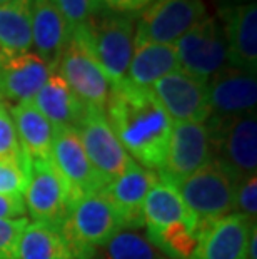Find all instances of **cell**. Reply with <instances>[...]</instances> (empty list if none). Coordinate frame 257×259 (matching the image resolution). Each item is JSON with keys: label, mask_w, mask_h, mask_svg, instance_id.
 Wrapping results in <instances>:
<instances>
[{"label": "cell", "mask_w": 257, "mask_h": 259, "mask_svg": "<svg viewBox=\"0 0 257 259\" xmlns=\"http://www.w3.org/2000/svg\"><path fill=\"white\" fill-rule=\"evenodd\" d=\"M106 109V117L125 152L132 154L142 167L161 170L174 122L154 92L122 80L111 85Z\"/></svg>", "instance_id": "cell-1"}, {"label": "cell", "mask_w": 257, "mask_h": 259, "mask_svg": "<svg viewBox=\"0 0 257 259\" xmlns=\"http://www.w3.org/2000/svg\"><path fill=\"white\" fill-rule=\"evenodd\" d=\"M134 32L135 15L100 10L72 32L70 38L85 49L114 85L125 80L127 75L134 52Z\"/></svg>", "instance_id": "cell-2"}, {"label": "cell", "mask_w": 257, "mask_h": 259, "mask_svg": "<svg viewBox=\"0 0 257 259\" xmlns=\"http://www.w3.org/2000/svg\"><path fill=\"white\" fill-rule=\"evenodd\" d=\"M124 229L116 209L102 189L79 197L69 206L60 234L72 259H92L95 249Z\"/></svg>", "instance_id": "cell-3"}, {"label": "cell", "mask_w": 257, "mask_h": 259, "mask_svg": "<svg viewBox=\"0 0 257 259\" xmlns=\"http://www.w3.org/2000/svg\"><path fill=\"white\" fill-rule=\"evenodd\" d=\"M240 181L222 164L211 161L176 187L202 229L209 223L231 214Z\"/></svg>", "instance_id": "cell-4"}, {"label": "cell", "mask_w": 257, "mask_h": 259, "mask_svg": "<svg viewBox=\"0 0 257 259\" xmlns=\"http://www.w3.org/2000/svg\"><path fill=\"white\" fill-rule=\"evenodd\" d=\"M211 134L212 161L222 164L239 181L257 170V119L255 111L237 117L205 120Z\"/></svg>", "instance_id": "cell-5"}, {"label": "cell", "mask_w": 257, "mask_h": 259, "mask_svg": "<svg viewBox=\"0 0 257 259\" xmlns=\"http://www.w3.org/2000/svg\"><path fill=\"white\" fill-rule=\"evenodd\" d=\"M179 69L194 79L207 82L229 65L227 42L222 24L216 17H204L174 44Z\"/></svg>", "instance_id": "cell-6"}, {"label": "cell", "mask_w": 257, "mask_h": 259, "mask_svg": "<svg viewBox=\"0 0 257 259\" xmlns=\"http://www.w3.org/2000/svg\"><path fill=\"white\" fill-rule=\"evenodd\" d=\"M204 17L207 15L202 0H156L139 15L134 47L144 44L174 46Z\"/></svg>", "instance_id": "cell-7"}, {"label": "cell", "mask_w": 257, "mask_h": 259, "mask_svg": "<svg viewBox=\"0 0 257 259\" xmlns=\"http://www.w3.org/2000/svg\"><path fill=\"white\" fill-rule=\"evenodd\" d=\"M48 159L67 187L69 206L79 197L100 191L106 186V181L97 174L87 157L77 129H54Z\"/></svg>", "instance_id": "cell-8"}, {"label": "cell", "mask_w": 257, "mask_h": 259, "mask_svg": "<svg viewBox=\"0 0 257 259\" xmlns=\"http://www.w3.org/2000/svg\"><path fill=\"white\" fill-rule=\"evenodd\" d=\"M25 209L34 219L60 229L69 212V196L50 159H32L24 191Z\"/></svg>", "instance_id": "cell-9"}, {"label": "cell", "mask_w": 257, "mask_h": 259, "mask_svg": "<svg viewBox=\"0 0 257 259\" xmlns=\"http://www.w3.org/2000/svg\"><path fill=\"white\" fill-rule=\"evenodd\" d=\"M212 161L211 134L202 122H174L159 178L174 186Z\"/></svg>", "instance_id": "cell-10"}, {"label": "cell", "mask_w": 257, "mask_h": 259, "mask_svg": "<svg viewBox=\"0 0 257 259\" xmlns=\"http://www.w3.org/2000/svg\"><path fill=\"white\" fill-rule=\"evenodd\" d=\"M77 132L90 164L106 184L119 178L130 166L132 159L114 134L104 111L87 107Z\"/></svg>", "instance_id": "cell-11"}, {"label": "cell", "mask_w": 257, "mask_h": 259, "mask_svg": "<svg viewBox=\"0 0 257 259\" xmlns=\"http://www.w3.org/2000/svg\"><path fill=\"white\" fill-rule=\"evenodd\" d=\"M150 91L172 122L204 124L211 115L207 82L194 79L182 70L161 77Z\"/></svg>", "instance_id": "cell-12"}, {"label": "cell", "mask_w": 257, "mask_h": 259, "mask_svg": "<svg viewBox=\"0 0 257 259\" xmlns=\"http://www.w3.org/2000/svg\"><path fill=\"white\" fill-rule=\"evenodd\" d=\"M57 70L67 82L69 89L85 107L99 111L106 109L111 82L107 80L95 60L74 38H70L65 46Z\"/></svg>", "instance_id": "cell-13"}, {"label": "cell", "mask_w": 257, "mask_h": 259, "mask_svg": "<svg viewBox=\"0 0 257 259\" xmlns=\"http://www.w3.org/2000/svg\"><path fill=\"white\" fill-rule=\"evenodd\" d=\"M255 221L240 212L227 214L200 229L192 259H247Z\"/></svg>", "instance_id": "cell-14"}, {"label": "cell", "mask_w": 257, "mask_h": 259, "mask_svg": "<svg viewBox=\"0 0 257 259\" xmlns=\"http://www.w3.org/2000/svg\"><path fill=\"white\" fill-rule=\"evenodd\" d=\"M157 181L159 176L154 170L142 167L132 161L119 178L104 186V196L116 209L124 229H137L144 226L142 207L147 194Z\"/></svg>", "instance_id": "cell-15"}, {"label": "cell", "mask_w": 257, "mask_h": 259, "mask_svg": "<svg viewBox=\"0 0 257 259\" xmlns=\"http://www.w3.org/2000/svg\"><path fill=\"white\" fill-rule=\"evenodd\" d=\"M207 91L212 117H237L255 111V74L229 65L207 80Z\"/></svg>", "instance_id": "cell-16"}, {"label": "cell", "mask_w": 257, "mask_h": 259, "mask_svg": "<svg viewBox=\"0 0 257 259\" xmlns=\"http://www.w3.org/2000/svg\"><path fill=\"white\" fill-rule=\"evenodd\" d=\"M227 42L229 65L257 72V5L255 2L219 9Z\"/></svg>", "instance_id": "cell-17"}, {"label": "cell", "mask_w": 257, "mask_h": 259, "mask_svg": "<svg viewBox=\"0 0 257 259\" xmlns=\"http://www.w3.org/2000/svg\"><path fill=\"white\" fill-rule=\"evenodd\" d=\"M50 67L32 52H0V101H32L45 84Z\"/></svg>", "instance_id": "cell-18"}, {"label": "cell", "mask_w": 257, "mask_h": 259, "mask_svg": "<svg viewBox=\"0 0 257 259\" xmlns=\"http://www.w3.org/2000/svg\"><path fill=\"white\" fill-rule=\"evenodd\" d=\"M32 46L52 72H57L59 60L69 44V29L56 0H30Z\"/></svg>", "instance_id": "cell-19"}, {"label": "cell", "mask_w": 257, "mask_h": 259, "mask_svg": "<svg viewBox=\"0 0 257 259\" xmlns=\"http://www.w3.org/2000/svg\"><path fill=\"white\" fill-rule=\"evenodd\" d=\"M32 102L43 114V117L52 124L54 129H77L87 109L74 96L72 91L69 89L67 82L62 79V75L59 72H52L48 75L47 82L37 92Z\"/></svg>", "instance_id": "cell-20"}, {"label": "cell", "mask_w": 257, "mask_h": 259, "mask_svg": "<svg viewBox=\"0 0 257 259\" xmlns=\"http://www.w3.org/2000/svg\"><path fill=\"white\" fill-rule=\"evenodd\" d=\"M142 216L147 228V236L159 233L176 223H197V219L182 201L177 187L161 178L145 197Z\"/></svg>", "instance_id": "cell-21"}, {"label": "cell", "mask_w": 257, "mask_h": 259, "mask_svg": "<svg viewBox=\"0 0 257 259\" xmlns=\"http://www.w3.org/2000/svg\"><path fill=\"white\" fill-rule=\"evenodd\" d=\"M22 151L30 159H48L54 127L32 101L19 102L10 109Z\"/></svg>", "instance_id": "cell-22"}, {"label": "cell", "mask_w": 257, "mask_h": 259, "mask_svg": "<svg viewBox=\"0 0 257 259\" xmlns=\"http://www.w3.org/2000/svg\"><path fill=\"white\" fill-rule=\"evenodd\" d=\"M179 70L177 52L174 46L144 44L134 47L125 80L137 87L154 85L161 77Z\"/></svg>", "instance_id": "cell-23"}, {"label": "cell", "mask_w": 257, "mask_h": 259, "mask_svg": "<svg viewBox=\"0 0 257 259\" xmlns=\"http://www.w3.org/2000/svg\"><path fill=\"white\" fill-rule=\"evenodd\" d=\"M0 47L4 52L22 54L32 47L30 0H12L0 5Z\"/></svg>", "instance_id": "cell-24"}, {"label": "cell", "mask_w": 257, "mask_h": 259, "mask_svg": "<svg viewBox=\"0 0 257 259\" xmlns=\"http://www.w3.org/2000/svg\"><path fill=\"white\" fill-rule=\"evenodd\" d=\"M17 259H72L60 229L42 223L27 224L17 244Z\"/></svg>", "instance_id": "cell-25"}, {"label": "cell", "mask_w": 257, "mask_h": 259, "mask_svg": "<svg viewBox=\"0 0 257 259\" xmlns=\"http://www.w3.org/2000/svg\"><path fill=\"white\" fill-rule=\"evenodd\" d=\"M199 233L200 228L195 221L176 223L159 233L147 236V239L152 246H157L159 249L174 259H192Z\"/></svg>", "instance_id": "cell-26"}, {"label": "cell", "mask_w": 257, "mask_h": 259, "mask_svg": "<svg viewBox=\"0 0 257 259\" xmlns=\"http://www.w3.org/2000/svg\"><path fill=\"white\" fill-rule=\"evenodd\" d=\"M102 259H159L149 239L134 231H120L104 244Z\"/></svg>", "instance_id": "cell-27"}, {"label": "cell", "mask_w": 257, "mask_h": 259, "mask_svg": "<svg viewBox=\"0 0 257 259\" xmlns=\"http://www.w3.org/2000/svg\"><path fill=\"white\" fill-rule=\"evenodd\" d=\"M0 161L17 162L29 169L30 159L22 151L10 109L5 101H0Z\"/></svg>", "instance_id": "cell-28"}, {"label": "cell", "mask_w": 257, "mask_h": 259, "mask_svg": "<svg viewBox=\"0 0 257 259\" xmlns=\"http://www.w3.org/2000/svg\"><path fill=\"white\" fill-rule=\"evenodd\" d=\"M56 4L67 24L69 34L80 29L92 15L102 10L97 0H56Z\"/></svg>", "instance_id": "cell-29"}, {"label": "cell", "mask_w": 257, "mask_h": 259, "mask_svg": "<svg viewBox=\"0 0 257 259\" xmlns=\"http://www.w3.org/2000/svg\"><path fill=\"white\" fill-rule=\"evenodd\" d=\"M29 169L17 162L0 161V194L22 196L27 186Z\"/></svg>", "instance_id": "cell-30"}, {"label": "cell", "mask_w": 257, "mask_h": 259, "mask_svg": "<svg viewBox=\"0 0 257 259\" xmlns=\"http://www.w3.org/2000/svg\"><path fill=\"white\" fill-rule=\"evenodd\" d=\"M27 224L25 218L0 219V259H17V244Z\"/></svg>", "instance_id": "cell-31"}, {"label": "cell", "mask_w": 257, "mask_h": 259, "mask_svg": "<svg viewBox=\"0 0 257 259\" xmlns=\"http://www.w3.org/2000/svg\"><path fill=\"white\" fill-rule=\"evenodd\" d=\"M234 207L237 209V212L255 221V214H257V176L255 174L247 176V178H244L239 183Z\"/></svg>", "instance_id": "cell-32"}, {"label": "cell", "mask_w": 257, "mask_h": 259, "mask_svg": "<svg viewBox=\"0 0 257 259\" xmlns=\"http://www.w3.org/2000/svg\"><path fill=\"white\" fill-rule=\"evenodd\" d=\"M154 2L156 0H97V4H99V7L102 10H109V12H116V14H127V15L139 14Z\"/></svg>", "instance_id": "cell-33"}, {"label": "cell", "mask_w": 257, "mask_h": 259, "mask_svg": "<svg viewBox=\"0 0 257 259\" xmlns=\"http://www.w3.org/2000/svg\"><path fill=\"white\" fill-rule=\"evenodd\" d=\"M25 218V202L22 196L0 194V219Z\"/></svg>", "instance_id": "cell-34"}, {"label": "cell", "mask_w": 257, "mask_h": 259, "mask_svg": "<svg viewBox=\"0 0 257 259\" xmlns=\"http://www.w3.org/2000/svg\"><path fill=\"white\" fill-rule=\"evenodd\" d=\"M247 259H257V229L255 228L252 229V234H250Z\"/></svg>", "instance_id": "cell-35"}, {"label": "cell", "mask_w": 257, "mask_h": 259, "mask_svg": "<svg viewBox=\"0 0 257 259\" xmlns=\"http://www.w3.org/2000/svg\"><path fill=\"white\" fill-rule=\"evenodd\" d=\"M255 2V0H219V9L222 7H234V5H242V4H250Z\"/></svg>", "instance_id": "cell-36"}, {"label": "cell", "mask_w": 257, "mask_h": 259, "mask_svg": "<svg viewBox=\"0 0 257 259\" xmlns=\"http://www.w3.org/2000/svg\"><path fill=\"white\" fill-rule=\"evenodd\" d=\"M9 2H12V0H0V5H4V4H9Z\"/></svg>", "instance_id": "cell-37"}]
</instances>
